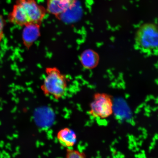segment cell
Segmentation results:
<instances>
[{
    "mask_svg": "<svg viewBox=\"0 0 158 158\" xmlns=\"http://www.w3.org/2000/svg\"><path fill=\"white\" fill-rule=\"evenodd\" d=\"M22 33L23 45L29 49L40 35V25L30 23L24 27Z\"/></svg>",
    "mask_w": 158,
    "mask_h": 158,
    "instance_id": "6",
    "label": "cell"
},
{
    "mask_svg": "<svg viewBox=\"0 0 158 158\" xmlns=\"http://www.w3.org/2000/svg\"><path fill=\"white\" fill-rule=\"evenodd\" d=\"M80 60L84 68L92 69L97 66L99 62L100 57L98 53L93 49H87L81 54Z\"/></svg>",
    "mask_w": 158,
    "mask_h": 158,
    "instance_id": "8",
    "label": "cell"
},
{
    "mask_svg": "<svg viewBox=\"0 0 158 158\" xmlns=\"http://www.w3.org/2000/svg\"><path fill=\"white\" fill-rule=\"evenodd\" d=\"M45 76L41 85V90L46 96L59 100L64 96L68 88L66 76L56 67L45 69Z\"/></svg>",
    "mask_w": 158,
    "mask_h": 158,
    "instance_id": "3",
    "label": "cell"
},
{
    "mask_svg": "<svg viewBox=\"0 0 158 158\" xmlns=\"http://www.w3.org/2000/svg\"><path fill=\"white\" fill-rule=\"evenodd\" d=\"M76 0H47V12L59 17L73 6Z\"/></svg>",
    "mask_w": 158,
    "mask_h": 158,
    "instance_id": "5",
    "label": "cell"
},
{
    "mask_svg": "<svg viewBox=\"0 0 158 158\" xmlns=\"http://www.w3.org/2000/svg\"><path fill=\"white\" fill-rule=\"evenodd\" d=\"M47 12L35 0H17L8 16L10 23L20 27L30 23L41 25Z\"/></svg>",
    "mask_w": 158,
    "mask_h": 158,
    "instance_id": "1",
    "label": "cell"
},
{
    "mask_svg": "<svg viewBox=\"0 0 158 158\" xmlns=\"http://www.w3.org/2000/svg\"><path fill=\"white\" fill-rule=\"evenodd\" d=\"M135 48L144 54H158V26L153 23L141 25L136 31Z\"/></svg>",
    "mask_w": 158,
    "mask_h": 158,
    "instance_id": "2",
    "label": "cell"
},
{
    "mask_svg": "<svg viewBox=\"0 0 158 158\" xmlns=\"http://www.w3.org/2000/svg\"><path fill=\"white\" fill-rule=\"evenodd\" d=\"M136 151H139V148H136Z\"/></svg>",
    "mask_w": 158,
    "mask_h": 158,
    "instance_id": "11",
    "label": "cell"
},
{
    "mask_svg": "<svg viewBox=\"0 0 158 158\" xmlns=\"http://www.w3.org/2000/svg\"><path fill=\"white\" fill-rule=\"evenodd\" d=\"M56 137L60 145L68 149L73 147L76 143V134L73 130L68 127L59 130L57 133Z\"/></svg>",
    "mask_w": 158,
    "mask_h": 158,
    "instance_id": "7",
    "label": "cell"
},
{
    "mask_svg": "<svg viewBox=\"0 0 158 158\" xmlns=\"http://www.w3.org/2000/svg\"><path fill=\"white\" fill-rule=\"evenodd\" d=\"M65 158H87L85 154L78 150L68 149Z\"/></svg>",
    "mask_w": 158,
    "mask_h": 158,
    "instance_id": "9",
    "label": "cell"
},
{
    "mask_svg": "<svg viewBox=\"0 0 158 158\" xmlns=\"http://www.w3.org/2000/svg\"><path fill=\"white\" fill-rule=\"evenodd\" d=\"M142 152L143 153H143H145V151H142Z\"/></svg>",
    "mask_w": 158,
    "mask_h": 158,
    "instance_id": "12",
    "label": "cell"
},
{
    "mask_svg": "<svg viewBox=\"0 0 158 158\" xmlns=\"http://www.w3.org/2000/svg\"><path fill=\"white\" fill-rule=\"evenodd\" d=\"M89 113L94 117L104 119L112 113V100L109 95L97 93L94 95Z\"/></svg>",
    "mask_w": 158,
    "mask_h": 158,
    "instance_id": "4",
    "label": "cell"
},
{
    "mask_svg": "<svg viewBox=\"0 0 158 158\" xmlns=\"http://www.w3.org/2000/svg\"><path fill=\"white\" fill-rule=\"evenodd\" d=\"M6 25V21L4 19L1 15H0V42L2 40L4 36V29Z\"/></svg>",
    "mask_w": 158,
    "mask_h": 158,
    "instance_id": "10",
    "label": "cell"
}]
</instances>
